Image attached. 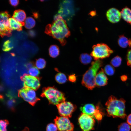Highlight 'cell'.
<instances>
[{
  "mask_svg": "<svg viewBox=\"0 0 131 131\" xmlns=\"http://www.w3.org/2000/svg\"><path fill=\"white\" fill-rule=\"evenodd\" d=\"M18 95L24 100L33 106L39 100L35 90L32 89L24 87L19 90Z\"/></svg>",
  "mask_w": 131,
  "mask_h": 131,
  "instance_id": "obj_7",
  "label": "cell"
},
{
  "mask_svg": "<svg viewBox=\"0 0 131 131\" xmlns=\"http://www.w3.org/2000/svg\"><path fill=\"white\" fill-rule=\"evenodd\" d=\"M95 117L98 120H100L102 117V115L99 111H98L95 114Z\"/></svg>",
  "mask_w": 131,
  "mask_h": 131,
  "instance_id": "obj_34",
  "label": "cell"
},
{
  "mask_svg": "<svg viewBox=\"0 0 131 131\" xmlns=\"http://www.w3.org/2000/svg\"><path fill=\"white\" fill-rule=\"evenodd\" d=\"M46 65L45 60L42 58L38 59L36 61V67L39 69H42L44 68Z\"/></svg>",
  "mask_w": 131,
  "mask_h": 131,
  "instance_id": "obj_28",
  "label": "cell"
},
{
  "mask_svg": "<svg viewBox=\"0 0 131 131\" xmlns=\"http://www.w3.org/2000/svg\"><path fill=\"white\" fill-rule=\"evenodd\" d=\"M59 49L57 45H51L49 49V53L50 56L53 58L57 57L59 55Z\"/></svg>",
  "mask_w": 131,
  "mask_h": 131,
  "instance_id": "obj_19",
  "label": "cell"
},
{
  "mask_svg": "<svg viewBox=\"0 0 131 131\" xmlns=\"http://www.w3.org/2000/svg\"><path fill=\"white\" fill-rule=\"evenodd\" d=\"M127 122L131 126V114L128 116L127 118Z\"/></svg>",
  "mask_w": 131,
  "mask_h": 131,
  "instance_id": "obj_37",
  "label": "cell"
},
{
  "mask_svg": "<svg viewBox=\"0 0 131 131\" xmlns=\"http://www.w3.org/2000/svg\"><path fill=\"white\" fill-rule=\"evenodd\" d=\"M19 0H9V3L12 6L14 7L17 6L19 3Z\"/></svg>",
  "mask_w": 131,
  "mask_h": 131,
  "instance_id": "obj_33",
  "label": "cell"
},
{
  "mask_svg": "<svg viewBox=\"0 0 131 131\" xmlns=\"http://www.w3.org/2000/svg\"><path fill=\"white\" fill-rule=\"evenodd\" d=\"M131 127L127 123H121L118 126V131H130Z\"/></svg>",
  "mask_w": 131,
  "mask_h": 131,
  "instance_id": "obj_29",
  "label": "cell"
},
{
  "mask_svg": "<svg viewBox=\"0 0 131 131\" xmlns=\"http://www.w3.org/2000/svg\"><path fill=\"white\" fill-rule=\"evenodd\" d=\"M13 45L11 41L8 40L5 41L3 45L2 50L5 51H8L13 49Z\"/></svg>",
  "mask_w": 131,
  "mask_h": 131,
  "instance_id": "obj_24",
  "label": "cell"
},
{
  "mask_svg": "<svg viewBox=\"0 0 131 131\" xmlns=\"http://www.w3.org/2000/svg\"><path fill=\"white\" fill-rule=\"evenodd\" d=\"M24 87L35 90L40 86L39 79L37 77L31 76L28 74H25L22 78Z\"/></svg>",
  "mask_w": 131,
  "mask_h": 131,
  "instance_id": "obj_11",
  "label": "cell"
},
{
  "mask_svg": "<svg viewBox=\"0 0 131 131\" xmlns=\"http://www.w3.org/2000/svg\"><path fill=\"white\" fill-rule=\"evenodd\" d=\"M57 129L55 124L53 123L49 124L46 128V131H57Z\"/></svg>",
  "mask_w": 131,
  "mask_h": 131,
  "instance_id": "obj_31",
  "label": "cell"
},
{
  "mask_svg": "<svg viewBox=\"0 0 131 131\" xmlns=\"http://www.w3.org/2000/svg\"><path fill=\"white\" fill-rule=\"evenodd\" d=\"M83 113L95 117L96 113L99 110L98 107L96 108L94 105L88 104L85 105L81 109Z\"/></svg>",
  "mask_w": 131,
  "mask_h": 131,
  "instance_id": "obj_14",
  "label": "cell"
},
{
  "mask_svg": "<svg viewBox=\"0 0 131 131\" xmlns=\"http://www.w3.org/2000/svg\"><path fill=\"white\" fill-rule=\"evenodd\" d=\"M108 80L104 70L101 68V70L97 74L96 76L95 82L96 86L101 87L106 85L107 83Z\"/></svg>",
  "mask_w": 131,
  "mask_h": 131,
  "instance_id": "obj_13",
  "label": "cell"
},
{
  "mask_svg": "<svg viewBox=\"0 0 131 131\" xmlns=\"http://www.w3.org/2000/svg\"><path fill=\"white\" fill-rule=\"evenodd\" d=\"M122 61L121 58L119 56H116L112 59L110 63L113 66L117 67L121 65Z\"/></svg>",
  "mask_w": 131,
  "mask_h": 131,
  "instance_id": "obj_25",
  "label": "cell"
},
{
  "mask_svg": "<svg viewBox=\"0 0 131 131\" xmlns=\"http://www.w3.org/2000/svg\"><path fill=\"white\" fill-rule=\"evenodd\" d=\"M54 122L59 131H73L74 130V125L68 117L57 116Z\"/></svg>",
  "mask_w": 131,
  "mask_h": 131,
  "instance_id": "obj_9",
  "label": "cell"
},
{
  "mask_svg": "<svg viewBox=\"0 0 131 131\" xmlns=\"http://www.w3.org/2000/svg\"><path fill=\"white\" fill-rule=\"evenodd\" d=\"M29 75L35 77H37L39 74V69L36 67L32 66L29 68L28 71Z\"/></svg>",
  "mask_w": 131,
  "mask_h": 131,
  "instance_id": "obj_27",
  "label": "cell"
},
{
  "mask_svg": "<svg viewBox=\"0 0 131 131\" xmlns=\"http://www.w3.org/2000/svg\"><path fill=\"white\" fill-rule=\"evenodd\" d=\"M125 102L122 98L119 99L113 96H110L105 104L107 115L113 118H125L126 116L125 112Z\"/></svg>",
  "mask_w": 131,
  "mask_h": 131,
  "instance_id": "obj_2",
  "label": "cell"
},
{
  "mask_svg": "<svg viewBox=\"0 0 131 131\" xmlns=\"http://www.w3.org/2000/svg\"><path fill=\"white\" fill-rule=\"evenodd\" d=\"M10 17V15L8 11H5L1 12L0 15V25H3L8 29H11L9 21Z\"/></svg>",
  "mask_w": 131,
  "mask_h": 131,
  "instance_id": "obj_16",
  "label": "cell"
},
{
  "mask_svg": "<svg viewBox=\"0 0 131 131\" xmlns=\"http://www.w3.org/2000/svg\"><path fill=\"white\" fill-rule=\"evenodd\" d=\"M103 65L100 60L92 62L91 66L83 75L82 83L88 89L92 90L96 86L95 80L97 73Z\"/></svg>",
  "mask_w": 131,
  "mask_h": 131,
  "instance_id": "obj_3",
  "label": "cell"
},
{
  "mask_svg": "<svg viewBox=\"0 0 131 131\" xmlns=\"http://www.w3.org/2000/svg\"><path fill=\"white\" fill-rule=\"evenodd\" d=\"M92 60L91 55L88 54L84 53L81 54L80 57V60L83 64L87 65L90 63Z\"/></svg>",
  "mask_w": 131,
  "mask_h": 131,
  "instance_id": "obj_20",
  "label": "cell"
},
{
  "mask_svg": "<svg viewBox=\"0 0 131 131\" xmlns=\"http://www.w3.org/2000/svg\"><path fill=\"white\" fill-rule=\"evenodd\" d=\"M13 17L21 23L23 26L24 25L26 14L24 10L20 9L16 10L14 12Z\"/></svg>",
  "mask_w": 131,
  "mask_h": 131,
  "instance_id": "obj_15",
  "label": "cell"
},
{
  "mask_svg": "<svg viewBox=\"0 0 131 131\" xmlns=\"http://www.w3.org/2000/svg\"><path fill=\"white\" fill-rule=\"evenodd\" d=\"M28 34L31 37H33L36 35V33L35 31L31 30L29 31Z\"/></svg>",
  "mask_w": 131,
  "mask_h": 131,
  "instance_id": "obj_36",
  "label": "cell"
},
{
  "mask_svg": "<svg viewBox=\"0 0 131 131\" xmlns=\"http://www.w3.org/2000/svg\"><path fill=\"white\" fill-rule=\"evenodd\" d=\"M78 121L80 127L83 131H90L93 129L95 121L92 116L82 113Z\"/></svg>",
  "mask_w": 131,
  "mask_h": 131,
  "instance_id": "obj_8",
  "label": "cell"
},
{
  "mask_svg": "<svg viewBox=\"0 0 131 131\" xmlns=\"http://www.w3.org/2000/svg\"><path fill=\"white\" fill-rule=\"evenodd\" d=\"M90 55L95 60L109 57L113 51L106 44L101 43L93 46Z\"/></svg>",
  "mask_w": 131,
  "mask_h": 131,
  "instance_id": "obj_5",
  "label": "cell"
},
{
  "mask_svg": "<svg viewBox=\"0 0 131 131\" xmlns=\"http://www.w3.org/2000/svg\"><path fill=\"white\" fill-rule=\"evenodd\" d=\"M121 12V17L131 25V9L126 7L122 10Z\"/></svg>",
  "mask_w": 131,
  "mask_h": 131,
  "instance_id": "obj_18",
  "label": "cell"
},
{
  "mask_svg": "<svg viewBox=\"0 0 131 131\" xmlns=\"http://www.w3.org/2000/svg\"><path fill=\"white\" fill-rule=\"evenodd\" d=\"M45 32L58 40L62 46L66 44V39L70 35L66 21L58 14L54 16L52 23L47 26Z\"/></svg>",
  "mask_w": 131,
  "mask_h": 131,
  "instance_id": "obj_1",
  "label": "cell"
},
{
  "mask_svg": "<svg viewBox=\"0 0 131 131\" xmlns=\"http://www.w3.org/2000/svg\"><path fill=\"white\" fill-rule=\"evenodd\" d=\"M128 40L124 35H120L119 36L118 41V44L122 48H126L128 46Z\"/></svg>",
  "mask_w": 131,
  "mask_h": 131,
  "instance_id": "obj_21",
  "label": "cell"
},
{
  "mask_svg": "<svg viewBox=\"0 0 131 131\" xmlns=\"http://www.w3.org/2000/svg\"><path fill=\"white\" fill-rule=\"evenodd\" d=\"M9 123L8 121L2 120L0 121V131H7V127Z\"/></svg>",
  "mask_w": 131,
  "mask_h": 131,
  "instance_id": "obj_30",
  "label": "cell"
},
{
  "mask_svg": "<svg viewBox=\"0 0 131 131\" xmlns=\"http://www.w3.org/2000/svg\"><path fill=\"white\" fill-rule=\"evenodd\" d=\"M128 46L130 47L131 48V39L128 40Z\"/></svg>",
  "mask_w": 131,
  "mask_h": 131,
  "instance_id": "obj_40",
  "label": "cell"
},
{
  "mask_svg": "<svg viewBox=\"0 0 131 131\" xmlns=\"http://www.w3.org/2000/svg\"><path fill=\"white\" fill-rule=\"evenodd\" d=\"M35 20L33 17H28L25 20L24 25L26 28L30 29L35 26Z\"/></svg>",
  "mask_w": 131,
  "mask_h": 131,
  "instance_id": "obj_22",
  "label": "cell"
},
{
  "mask_svg": "<svg viewBox=\"0 0 131 131\" xmlns=\"http://www.w3.org/2000/svg\"><path fill=\"white\" fill-rule=\"evenodd\" d=\"M9 21L10 28L12 30H16L19 31L22 30L23 25L15 19L13 18L10 17Z\"/></svg>",
  "mask_w": 131,
  "mask_h": 131,
  "instance_id": "obj_17",
  "label": "cell"
},
{
  "mask_svg": "<svg viewBox=\"0 0 131 131\" xmlns=\"http://www.w3.org/2000/svg\"><path fill=\"white\" fill-rule=\"evenodd\" d=\"M106 16L108 20L113 23L119 22L121 17V12L114 8H111L108 9L106 12Z\"/></svg>",
  "mask_w": 131,
  "mask_h": 131,
  "instance_id": "obj_12",
  "label": "cell"
},
{
  "mask_svg": "<svg viewBox=\"0 0 131 131\" xmlns=\"http://www.w3.org/2000/svg\"><path fill=\"white\" fill-rule=\"evenodd\" d=\"M90 14L91 16H93L95 15L96 13L95 11H93L90 12Z\"/></svg>",
  "mask_w": 131,
  "mask_h": 131,
  "instance_id": "obj_39",
  "label": "cell"
},
{
  "mask_svg": "<svg viewBox=\"0 0 131 131\" xmlns=\"http://www.w3.org/2000/svg\"><path fill=\"white\" fill-rule=\"evenodd\" d=\"M74 13V2L72 1L65 0L60 2L58 14L64 19H65L67 21H70Z\"/></svg>",
  "mask_w": 131,
  "mask_h": 131,
  "instance_id": "obj_6",
  "label": "cell"
},
{
  "mask_svg": "<svg viewBox=\"0 0 131 131\" xmlns=\"http://www.w3.org/2000/svg\"><path fill=\"white\" fill-rule=\"evenodd\" d=\"M127 64L131 67V49L128 50L127 55Z\"/></svg>",
  "mask_w": 131,
  "mask_h": 131,
  "instance_id": "obj_32",
  "label": "cell"
},
{
  "mask_svg": "<svg viewBox=\"0 0 131 131\" xmlns=\"http://www.w3.org/2000/svg\"><path fill=\"white\" fill-rule=\"evenodd\" d=\"M127 79V76L125 75H123L121 77V79L123 81H126Z\"/></svg>",
  "mask_w": 131,
  "mask_h": 131,
  "instance_id": "obj_38",
  "label": "cell"
},
{
  "mask_svg": "<svg viewBox=\"0 0 131 131\" xmlns=\"http://www.w3.org/2000/svg\"><path fill=\"white\" fill-rule=\"evenodd\" d=\"M104 70L105 73L109 76L113 75L115 72V68L113 66L110 65H106L104 67Z\"/></svg>",
  "mask_w": 131,
  "mask_h": 131,
  "instance_id": "obj_26",
  "label": "cell"
},
{
  "mask_svg": "<svg viewBox=\"0 0 131 131\" xmlns=\"http://www.w3.org/2000/svg\"><path fill=\"white\" fill-rule=\"evenodd\" d=\"M69 80L70 82H74L76 81V76L74 74L70 75L68 77Z\"/></svg>",
  "mask_w": 131,
  "mask_h": 131,
  "instance_id": "obj_35",
  "label": "cell"
},
{
  "mask_svg": "<svg viewBox=\"0 0 131 131\" xmlns=\"http://www.w3.org/2000/svg\"><path fill=\"white\" fill-rule=\"evenodd\" d=\"M55 79L58 83L62 84L65 83L67 81L66 75L64 74L59 72L57 73L55 76Z\"/></svg>",
  "mask_w": 131,
  "mask_h": 131,
  "instance_id": "obj_23",
  "label": "cell"
},
{
  "mask_svg": "<svg viewBox=\"0 0 131 131\" xmlns=\"http://www.w3.org/2000/svg\"><path fill=\"white\" fill-rule=\"evenodd\" d=\"M43 96L46 97L51 104L56 105L65 101L64 94L54 87H49L43 91Z\"/></svg>",
  "mask_w": 131,
  "mask_h": 131,
  "instance_id": "obj_4",
  "label": "cell"
},
{
  "mask_svg": "<svg viewBox=\"0 0 131 131\" xmlns=\"http://www.w3.org/2000/svg\"><path fill=\"white\" fill-rule=\"evenodd\" d=\"M60 115L62 116L71 117L76 106L71 102L65 101L56 105Z\"/></svg>",
  "mask_w": 131,
  "mask_h": 131,
  "instance_id": "obj_10",
  "label": "cell"
}]
</instances>
